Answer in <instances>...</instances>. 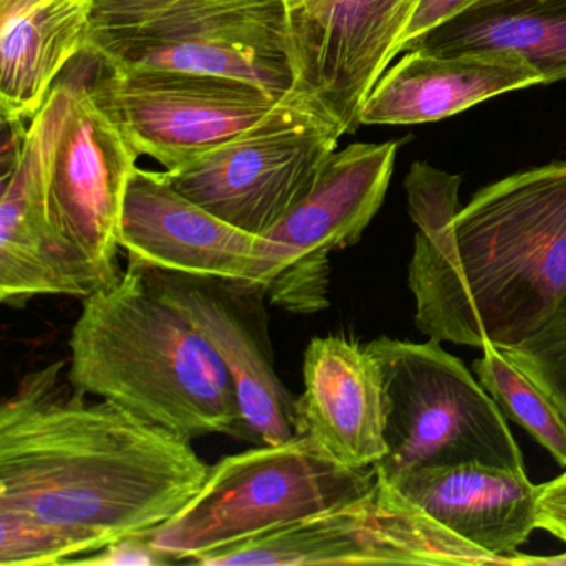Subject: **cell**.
<instances>
[{
  "label": "cell",
  "instance_id": "obj_1",
  "mask_svg": "<svg viewBox=\"0 0 566 566\" xmlns=\"http://www.w3.org/2000/svg\"><path fill=\"white\" fill-rule=\"evenodd\" d=\"M459 187L422 161L407 175L413 321L439 343L512 349L566 296V161L510 175L462 208Z\"/></svg>",
  "mask_w": 566,
  "mask_h": 566
},
{
  "label": "cell",
  "instance_id": "obj_2",
  "mask_svg": "<svg viewBox=\"0 0 566 566\" xmlns=\"http://www.w3.org/2000/svg\"><path fill=\"white\" fill-rule=\"evenodd\" d=\"M185 439L72 387L65 360L0 406V506L77 536L88 555L174 518L210 473Z\"/></svg>",
  "mask_w": 566,
  "mask_h": 566
},
{
  "label": "cell",
  "instance_id": "obj_3",
  "mask_svg": "<svg viewBox=\"0 0 566 566\" xmlns=\"http://www.w3.org/2000/svg\"><path fill=\"white\" fill-rule=\"evenodd\" d=\"M72 387L188 440L248 439L233 379L207 337L165 301L144 268L82 300L72 329Z\"/></svg>",
  "mask_w": 566,
  "mask_h": 566
},
{
  "label": "cell",
  "instance_id": "obj_4",
  "mask_svg": "<svg viewBox=\"0 0 566 566\" xmlns=\"http://www.w3.org/2000/svg\"><path fill=\"white\" fill-rule=\"evenodd\" d=\"M82 55L108 71L217 75L276 97L300 92L286 0H92Z\"/></svg>",
  "mask_w": 566,
  "mask_h": 566
},
{
  "label": "cell",
  "instance_id": "obj_5",
  "mask_svg": "<svg viewBox=\"0 0 566 566\" xmlns=\"http://www.w3.org/2000/svg\"><path fill=\"white\" fill-rule=\"evenodd\" d=\"M376 480L373 469L343 465L300 433L290 442L223 457L210 467L197 495L150 538L175 562L197 565L221 549L354 502Z\"/></svg>",
  "mask_w": 566,
  "mask_h": 566
},
{
  "label": "cell",
  "instance_id": "obj_6",
  "mask_svg": "<svg viewBox=\"0 0 566 566\" xmlns=\"http://www.w3.org/2000/svg\"><path fill=\"white\" fill-rule=\"evenodd\" d=\"M367 347L386 392L387 453L373 467L379 482L396 486L416 470L463 463L525 472L502 410L439 340L377 337Z\"/></svg>",
  "mask_w": 566,
  "mask_h": 566
},
{
  "label": "cell",
  "instance_id": "obj_7",
  "mask_svg": "<svg viewBox=\"0 0 566 566\" xmlns=\"http://www.w3.org/2000/svg\"><path fill=\"white\" fill-rule=\"evenodd\" d=\"M85 87L137 154L165 170L256 132L336 124L310 95L276 97L217 75L102 69Z\"/></svg>",
  "mask_w": 566,
  "mask_h": 566
},
{
  "label": "cell",
  "instance_id": "obj_8",
  "mask_svg": "<svg viewBox=\"0 0 566 566\" xmlns=\"http://www.w3.org/2000/svg\"><path fill=\"white\" fill-rule=\"evenodd\" d=\"M397 148L386 142L334 151L310 190L261 234L253 280L243 290L287 313L326 310L331 253L356 244L382 207Z\"/></svg>",
  "mask_w": 566,
  "mask_h": 566
},
{
  "label": "cell",
  "instance_id": "obj_9",
  "mask_svg": "<svg viewBox=\"0 0 566 566\" xmlns=\"http://www.w3.org/2000/svg\"><path fill=\"white\" fill-rule=\"evenodd\" d=\"M207 566L500 565L376 480L354 502L200 559Z\"/></svg>",
  "mask_w": 566,
  "mask_h": 566
},
{
  "label": "cell",
  "instance_id": "obj_10",
  "mask_svg": "<svg viewBox=\"0 0 566 566\" xmlns=\"http://www.w3.org/2000/svg\"><path fill=\"white\" fill-rule=\"evenodd\" d=\"M71 82L55 84L18 147L4 151L0 197V303L39 296L84 300L108 284L52 224L48 177L67 114Z\"/></svg>",
  "mask_w": 566,
  "mask_h": 566
},
{
  "label": "cell",
  "instance_id": "obj_11",
  "mask_svg": "<svg viewBox=\"0 0 566 566\" xmlns=\"http://www.w3.org/2000/svg\"><path fill=\"white\" fill-rule=\"evenodd\" d=\"M343 135L336 124L256 132L164 174L221 220L261 237L310 190Z\"/></svg>",
  "mask_w": 566,
  "mask_h": 566
},
{
  "label": "cell",
  "instance_id": "obj_12",
  "mask_svg": "<svg viewBox=\"0 0 566 566\" xmlns=\"http://www.w3.org/2000/svg\"><path fill=\"white\" fill-rule=\"evenodd\" d=\"M138 157L85 84H71L67 114L49 165V217L108 283L120 274L122 208Z\"/></svg>",
  "mask_w": 566,
  "mask_h": 566
},
{
  "label": "cell",
  "instance_id": "obj_13",
  "mask_svg": "<svg viewBox=\"0 0 566 566\" xmlns=\"http://www.w3.org/2000/svg\"><path fill=\"white\" fill-rule=\"evenodd\" d=\"M417 0H313L290 9L300 92L353 134L380 75L397 57Z\"/></svg>",
  "mask_w": 566,
  "mask_h": 566
},
{
  "label": "cell",
  "instance_id": "obj_14",
  "mask_svg": "<svg viewBox=\"0 0 566 566\" xmlns=\"http://www.w3.org/2000/svg\"><path fill=\"white\" fill-rule=\"evenodd\" d=\"M120 250L145 270L248 287L260 237L221 220L181 193L165 174L137 167L120 218Z\"/></svg>",
  "mask_w": 566,
  "mask_h": 566
},
{
  "label": "cell",
  "instance_id": "obj_15",
  "mask_svg": "<svg viewBox=\"0 0 566 566\" xmlns=\"http://www.w3.org/2000/svg\"><path fill=\"white\" fill-rule=\"evenodd\" d=\"M145 273L155 291L195 324L223 360L233 379L248 440L260 446L293 440L297 436L296 397L274 370L266 334L244 301L250 291L224 281L155 270Z\"/></svg>",
  "mask_w": 566,
  "mask_h": 566
},
{
  "label": "cell",
  "instance_id": "obj_16",
  "mask_svg": "<svg viewBox=\"0 0 566 566\" xmlns=\"http://www.w3.org/2000/svg\"><path fill=\"white\" fill-rule=\"evenodd\" d=\"M296 430L350 469H373L386 457L384 377L367 344L340 334L311 339Z\"/></svg>",
  "mask_w": 566,
  "mask_h": 566
},
{
  "label": "cell",
  "instance_id": "obj_17",
  "mask_svg": "<svg viewBox=\"0 0 566 566\" xmlns=\"http://www.w3.org/2000/svg\"><path fill=\"white\" fill-rule=\"evenodd\" d=\"M396 489L470 545L512 565L538 528L539 485L523 470L483 463L433 467L403 476Z\"/></svg>",
  "mask_w": 566,
  "mask_h": 566
},
{
  "label": "cell",
  "instance_id": "obj_18",
  "mask_svg": "<svg viewBox=\"0 0 566 566\" xmlns=\"http://www.w3.org/2000/svg\"><path fill=\"white\" fill-rule=\"evenodd\" d=\"M542 84L516 55L410 51L386 69L359 112V125L439 122L496 95Z\"/></svg>",
  "mask_w": 566,
  "mask_h": 566
},
{
  "label": "cell",
  "instance_id": "obj_19",
  "mask_svg": "<svg viewBox=\"0 0 566 566\" xmlns=\"http://www.w3.org/2000/svg\"><path fill=\"white\" fill-rule=\"evenodd\" d=\"M92 0H0L2 122L41 112L59 74L87 44Z\"/></svg>",
  "mask_w": 566,
  "mask_h": 566
},
{
  "label": "cell",
  "instance_id": "obj_20",
  "mask_svg": "<svg viewBox=\"0 0 566 566\" xmlns=\"http://www.w3.org/2000/svg\"><path fill=\"white\" fill-rule=\"evenodd\" d=\"M410 51L502 52L525 61L543 85L566 81V0H482Z\"/></svg>",
  "mask_w": 566,
  "mask_h": 566
},
{
  "label": "cell",
  "instance_id": "obj_21",
  "mask_svg": "<svg viewBox=\"0 0 566 566\" xmlns=\"http://www.w3.org/2000/svg\"><path fill=\"white\" fill-rule=\"evenodd\" d=\"M473 363L483 389L503 416L525 429L553 459L566 467V420L542 387L536 386L500 347L489 346Z\"/></svg>",
  "mask_w": 566,
  "mask_h": 566
},
{
  "label": "cell",
  "instance_id": "obj_22",
  "mask_svg": "<svg viewBox=\"0 0 566 566\" xmlns=\"http://www.w3.org/2000/svg\"><path fill=\"white\" fill-rule=\"evenodd\" d=\"M87 555V546L61 526L0 506V566L72 565Z\"/></svg>",
  "mask_w": 566,
  "mask_h": 566
},
{
  "label": "cell",
  "instance_id": "obj_23",
  "mask_svg": "<svg viewBox=\"0 0 566 566\" xmlns=\"http://www.w3.org/2000/svg\"><path fill=\"white\" fill-rule=\"evenodd\" d=\"M506 356L555 402L566 420V296L553 316Z\"/></svg>",
  "mask_w": 566,
  "mask_h": 566
},
{
  "label": "cell",
  "instance_id": "obj_24",
  "mask_svg": "<svg viewBox=\"0 0 566 566\" xmlns=\"http://www.w3.org/2000/svg\"><path fill=\"white\" fill-rule=\"evenodd\" d=\"M177 563L167 552L158 548L147 535H132L111 543L105 548L75 559L72 565L92 566H160Z\"/></svg>",
  "mask_w": 566,
  "mask_h": 566
},
{
  "label": "cell",
  "instance_id": "obj_25",
  "mask_svg": "<svg viewBox=\"0 0 566 566\" xmlns=\"http://www.w3.org/2000/svg\"><path fill=\"white\" fill-rule=\"evenodd\" d=\"M482 0H417L412 15L403 29L402 38L397 48V57L406 54L420 38L429 34L433 29L452 21L462 12L469 11Z\"/></svg>",
  "mask_w": 566,
  "mask_h": 566
},
{
  "label": "cell",
  "instance_id": "obj_26",
  "mask_svg": "<svg viewBox=\"0 0 566 566\" xmlns=\"http://www.w3.org/2000/svg\"><path fill=\"white\" fill-rule=\"evenodd\" d=\"M538 528L566 543V473L539 485Z\"/></svg>",
  "mask_w": 566,
  "mask_h": 566
},
{
  "label": "cell",
  "instance_id": "obj_27",
  "mask_svg": "<svg viewBox=\"0 0 566 566\" xmlns=\"http://www.w3.org/2000/svg\"><path fill=\"white\" fill-rule=\"evenodd\" d=\"M512 565H555V566H566V553H562L558 556H548V558H538V556H523L520 553L515 559H513Z\"/></svg>",
  "mask_w": 566,
  "mask_h": 566
},
{
  "label": "cell",
  "instance_id": "obj_28",
  "mask_svg": "<svg viewBox=\"0 0 566 566\" xmlns=\"http://www.w3.org/2000/svg\"><path fill=\"white\" fill-rule=\"evenodd\" d=\"M287 6H290V9L294 8H301V6L310 4V2H313V0H286Z\"/></svg>",
  "mask_w": 566,
  "mask_h": 566
}]
</instances>
